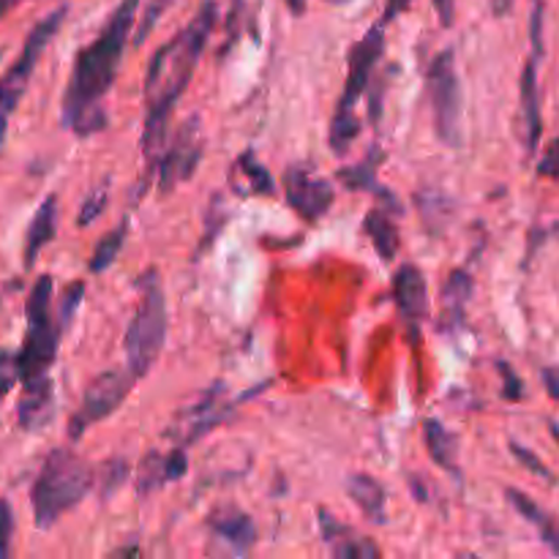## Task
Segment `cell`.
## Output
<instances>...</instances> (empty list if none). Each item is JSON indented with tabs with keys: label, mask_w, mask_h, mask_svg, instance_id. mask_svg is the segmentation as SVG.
<instances>
[{
	"label": "cell",
	"mask_w": 559,
	"mask_h": 559,
	"mask_svg": "<svg viewBox=\"0 0 559 559\" xmlns=\"http://www.w3.org/2000/svg\"><path fill=\"white\" fill-rule=\"evenodd\" d=\"M510 7H513V0H492V12L497 17H505L510 12Z\"/></svg>",
	"instance_id": "obj_41"
},
{
	"label": "cell",
	"mask_w": 559,
	"mask_h": 559,
	"mask_svg": "<svg viewBox=\"0 0 559 559\" xmlns=\"http://www.w3.org/2000/svg\"><path fill=\"white\" fill-rule=\"evenodd\" d=\"M327 3H333V7H344V3H349V0H327Z\"/></svg>",
	"instance_id": "obj_46"
},
{
	"label": "cell",
	"mask_w": 559,
	"mask_h": 559,
	"mask_svg": "<svg viewBox=\"0 0 559 559\" xmlns=\"http://www.w3.org/2000/svg\"><path fill=\"white\" fill-rule=\"evenodd\" d=\"M12 537H14V508L9 499L0 497V559H7L12 554Z\"/></svg>",
	"instance_id": "obj_31"
},
{
	"label": "cell",
	"mask_w": 559,
	"mask_h": 559,
	"mask_svg": "<svg viewBox=\"0 0 559 559\" xmlns=\"http://www.w3.org/2000/svg\"><path fill=\"white\" fill-rule=\"evenodd\" d=\"M96 486V470L69 448H55L41 464L30 488L34 521L39 530H50L66 510L77 508Z\"/></svg>",
	"instance_id": "obj_3"
},
{
	"label": "cell",
	"mask_w": 559,
	"mask_h": 559,
	"mask_svg": "<svg viewBox=\"0 0 559 559\" xmlns=\"http://www.w3.org/2000/svg\"><path fill=\"white\" fill-rule=\"evenodd\" d=\"M541 377H543V385H546L548 396H551L554 401H559V365H548V369H543Z\"/></svg>",
	"instance_id": "obj_38"
},
{
	"label": "cell",
	"mask_w": 559,
	"mask_h": 559,
	"mask_svg": "<svg viewBox=\"0 0 559 559\" xmlns=\"http://www.w3.org/2000/svg\"><path fill=\"white\" fill-rule=\"evenodd\" d=\"M385 52V30L383 23L374 25L358 45L349 50V69H347V83H344L341 96H338L336 115L331 123V148L333 153H347L349 145L358 139L360 134V121L355 115V107H358L360 96L365 94V88L371 85L374 77V69H377L380 58Z\"/></svg>",
	"instance_id": "obj_5"
},
{
	"label": "cell",
	"mask_w": 559,
	"mask_h": 559,
	"mask_svg": "<svg viewBox=\"0 0 559 559\" xmlns=\"http://www.w3.org/2000/svg\"><path fill=\"white\" fill-rule=\"evenodd\" d=\"M139 303L134 320L126 327V369L142 380L159 360L166 341V298L159 271H145L137 282Z\"/></svg>",
	"instance_id": "obj_4"
},
{
	"label": "cell",
	"mask_w": 559,
	"mask_h": 559,
	"mask_svg": "<svg viewBox=\"0 0 559 559\" xmlns=\"http://www.w3.org/2000/svg\"><path fill=\"white\" fill-rule=\"evenodd\" d=\"M107 202H110V191H107L104 186H99V189L90 191L88 200L83 202V211H79V219H77L79 227H88V224H94L96 219L104 213Z\"/></svg>",
	"instance_id": "obj_29"
},
{
	"label": "cell",
	"mask_w": 559,
	"mask_h": 559,
	"mask_svg": "<svg viewBox=\"0 0 559 559\" xmlns=\"http://www.w3.org/2000/svg\"><path fill=\"white\" fill-rule=\"evenodd\" d=\"M235 166H238V170L244 172L246 177H249V189L254 191V195H273L271 172H268L265 166H262L260 161L254 159V153H251V150H246V153L240 156L238 161H235Z\"/></svg>",
	"instance_id": "obj_25"
},
{
	"label": "cell",
	"mask_w": 559,
	"mask_h": 559,
	"mask_svg": "<svg viewBox=\"0 0 559 559\" xmlns=\"http://www.w3.org/2000/svg\"><path fill=\"white\" fill-rule=\"evenodd\" d=\"M394 298L399 306V314L410 322L412 327L421 325L428 316V289L426 276L418 265H401L394 276Z\"/></svg>",
	"instance_id": "obj_12"
},
{
	"label": "cell",
	"mask_w": 559,
	"mask_h": 559,
	"mask_svg": "<svg viewBox=\"0 0 559 559\" xmlns=\"http://www.w3.org/2000/svg\"><path fill=\"white\" fill-rule=\"evenodd\" d=\"M510 454H513L515 461H519V464H524L526 470L532 472V475L543 477V481H548V483L554 481V475H551V472H548V467L543 464V461L537 459V456L532 454L530 448H524V445H519V443H510Z\"/></svg>",
	"instance_id": "obj_32"
},
{
	"label": "cell",
	"mask_w": 559,
	"mask_h": 559,
	"mask_svg": "<svg viewBox=\"0 0 559 559\" xmlns=\"http://www.w3.org/2000/svg\"><path fill=\"white\" fill-rule=\"evenodd\" d=\"M347 494L363 510L365 519H371L374 524H385L388 521V494L380 486V481H374L371 475H349Z\"/></svg>",
	"instance_id": "obj_18"
},
{
	"label": "cell",
	"mask_w": 559,
	"mask_h": 559,
	"mask_svg": "<svg viewBox=\"0 0 559 559\" xmlns=\"http://www.w3.org/2000/svg\"><path fill=\"white\" fill-rule=\"evenodd\" d=\"M284 3H287L295 17H300L306 12V7H309V0H284Z\"/></svg>",
	"instance_id": "obj_42"
},
{
	"label": "cell",
	"mask_w": 559,
	"mask_h": 559,
	"mask_svg": "<svg viewBox=\"0 0 559 559\" xmlns=\"http://www.w3.org/2000/svg\"><path fill=\"white\" fill-rule=\"evenodd\" d=\"M423 437H426V450L428 456H432L434 464L448 470L450 475H459V439L443 426V421L428 418V421L423 423Z\"/></svg>",
	"instance_id": "obj_19"
},
{
	"label": "cell",
	"mask_w": 559,
	"mask_h": 559,
	"mask_svg": "<svg viewBox=\"0 0 559 559\" xmlns=\"http://www.w3.org/2000/svg\"><path fill=\"white\" fill-rule=\"evenodd\" d=\"M128 481V461L126 459H110L99 472H96V483L104 497L115 494L123 483Z\"/></svg>",
	"instance_id": "obj_27"
},
{
	"label": "cell",
	"mask_w": 559,
	"mask_h": 559,
	"mask_svg": "<svg viewBox=\"0 0 559 559\" xmlns=\"http://www.w3.org/2000/svg\"><path fill=\"white\" fill-rule=\"evenodd\" d=\"M66 14H69L66 7L55 9L52 14H47V17L41 20V23L28 34V39H25V45H23V52H20L17 61L12 63V69H9V72L0 77V145H3V139H7L9 115L17 110L20 99L25 96L30 77H34L36 66H39L41 55H45V50L50 47V41L55 39V34L61 30Z\"/></svg>",
	"instance_id": "obj_7"
},
{
	"label": "cell",
	"mask_w": 559,
	"mask_h": 559,
	"mask_svg": "<svg viewBox=\"0 0 559 559\" xmlns=\"http://www.w3.org/2000/svg\"><path fill=\"white\" fill-rule=\"evenodd\" d=\"M521 117H524V142L530 153H535L541 145L543 134V117H541V88H537V55L526 61L524 72H521Z\"/></svg>",
	"instance_id": "obj_16"
},
{
	"label": "cell",
	"mask_w": 559,
	"mask_h": 559,
	"mask_svg": "<svg viewBox=\"0 0 559 559\" xmlns=\"http://www.w3.org/2000/svg\"><path fill=\"white\" fill-rule=\"evenodd\" d=\"M25 316H28V333L23 349L17 352L20 383L47 377L58 358L63 327L61 322L52 320V276L36 278L25 303Z\"/></svg>",
	"instance_id": "obj_6"
},
{
	"label": "cell",
	"mask_w": 559,
	"mask_h": 559,
	"mask_svg": "<svg viewBox=\"0 0 559 559\" xmlns=\"http://www.w3.org/2000/svg\"><path fill=\"white\" fill-rule=\"evenodd\" d=\"M472 295V278L464 271L450 273L448 284L443 289V320L450 325H459L464 320V306Z\"/></svg>",
	"instance_id": "obj_23"
},
{
	"label": "cell",
	"mask_w": 559,
	"mask_h": 559,
	"mask_svg": "<svg viewBox=\"0 0 559 559\" xmlns=\"http://www.w3.org/2000/svg\"><path fill=\"white\" fill-rule=\"evenodd\" d=\"M505 494H508V502L513 505V508L519 510V513L524 515V519L530 521L537 532H541L543 543H546V546L559 557V521L554 519L551 513H546V510H543L535 499H530L526 494H521L519 488H508Z\"/></svg>",
	"instance_id": "obj_20"
},
{
	"label": "cell",
	"mask_w": 559,
	"mask_h": 559,
	"mask_svg": "<svg viewBox=\"0 0 559 559\" xmlns=\"http://www.w3.org/2000/svg\"><path fill=\"white\" fill-rule=\"evenodd\" d=\"M428 96H432L434 128L437 137L450 148L461 145V112H464V96H461V79L456 72V52L443 50L432 61L426 74Z\"/></svg>",
	"instance_id": "obj_8"
},
{
	"label": "cell",
	"mask_w": 559,
	"mask_h": 559,
	"mask_svg": "<svg viewBox=\"0 0 559 559\" xmlns=\"http://www.w3.org/2000/svg\"><path fill=\"white\" fill-rule=\"evenodd\" d=\"M202 150H206V137H202L200 117H189L172 137V145L164 150V156L159 159V189L175 191L181 183L191 181V175L197 172L202 159Z\"/></svg>",
	"instance_id": "obj_10"
},
{
	"label": "cell",
	"mask_w": 559,
	"mask_h": 559,
	"mask_svg": "<svg viewBox=\"0 0 559 559\" xmlns=\"http://www.w3.org/2000/svg\"><path fill=\"white\" fill-rule=\"evenodd\" d=\"M530 36H532V47H535V55L541 58V52H543V7L541 3H537L535 12H532Z\"/></svg>",
	"instance_id": "obj_37"
},
{
	"label": "cell",
	"mask_w": 559,
	"mask_h": 559,
	"mask_svg": "<svg viewBox=\"0 0 559 559\" xmlns=\"http://www.w3.org/2000/svg\"><path fill=\"white\" fill-rule=\"evenodd\" d=\"M83 298H85V282H74V284H69L66 289H63L61 311H58V322H61L63 331L72 325V320H74V314H77Z\"/></svg>",
	"instance_id": "obj_28"
},
{
	"label": "cell",
	"mask_w": 559,
	"mask_h": 559,
	"mask_svg": "<svg viewBox=\"0 0 559 559\" xmlns=\"http://www.w3.org/2000/svg\"><path fill=\"white\" fill-rule=\"evenodd\" d=\"M412 7V0H385V12H383V25L394 23L396 17L407 12Z\"/></svg>",
	"instance_id": "obj_39"
},
{
	"label": "cell",
	"mask_w": 559,
	"mask_h": 559,
	"mask_svg": "<svg viewBox=\"0 0 559 559\" xmlns=\"http://www.w3.org/2000/svg\"><path fill=\"white\" fill-rule=\"evenodd\" d=\"M543 233H546V238H559V222L551 224L548 229H543Z\"/></svg>",
	"instance_id": "obj_44"
},
{
	"label": "cell",
	"mask_w": 559,
	"mask_h": 559,
	"mask_svg": "<svg viewBox=\"0 0 559 559\" xmlns=\"http://www.w3.org/2000/svg\"><path fill=\"white\" fill-rule=\"evenodd\" d=\"M380 161H383V150L371 148L358 164L338 170V181H341L349 191H374L377 189Z\"/></svg>",
	"instance_id": "obj_22"
},
{
	"label": "cell",
	"mask_w": 559,
	"mask_h": 559,
	"mask_svg": "<svg viewBox=\"0 0 559 559\" xmlns=\"http://www.w3.org/2000/svg\"><path fill=\"white\" fill-rule=\"evenodd\" d=\"M0 55H3V52H0Z\"/></svg>",
	"instance_id": "obj_47"
},
{
	"label": "cell",
	"mask_w": 559,
	"mask_h": 559,
	"mask_svg": "<svg viewBox=\"0 0 559 559\" xmlns=\"http://www.w3.org/2000/svg\"><path fill=\"white\" fill-rule=\"evenodd\" d=\"M126 235H128V219H123L112 233H107V238L96 246L94 257H90V273H104L107 268H112V262L117 260L121 254L123 244H126Z\"/></svg>",
	"instance_id": "obj_24"
},
{
	"label": "cell",
	"mask_w": 559,
	"mask_h": 559,
	"mask_svg": "<svg viewBox=\"0 0 559 559\" xmlns=\"http://www.w3.org/2000/svg\"><path fill=\"white\" fill-rule=\"evenodd\" d=\"M208 530L233 554H249L257 543V526L240 508H219L208 519Z\"/></svg>",
	"instance_id": "obj_13"
},
{
	"label": "cell",
	"mask_w": 559,
	"mask_h": 559,
	"mask_svg": "<svg viewBox=\"0 0 559 559\" xmlns=\"http://www.w3.org/2000/svg\"><path fill=\"white\" fill-rule=\"evenodd\" d=\"M137 9L139 0H121L96 41L79 50L77 61H74L72 79L63 94L61 117L63 126L72 128L77 137H90L107 126V110L101 101L115 85V74L121 69Z\"/></svg>",
	"instance_id": "obj_1"
},
{
	"label": "cell",
	"mask_w": 559,
	"mask_h": 559,
	"mask_svg": "<svg viewBox=\"0 0 559 559\" xmlns=\"http://www.w3.org/2000/svg\"><path fill=\"white\" fill-rule=\"evenodd\" d=\"M548 428H551V437L557 439V445H559V423L551 421V423H548Z\"/></svg>",
	"instance_id": "obj_45"
},
{
	"label": "cell",
	"mask_w": 559,
	"mask_h": 559,
	"mask_svg": "<svg viewBox=\"0 0 559 559\" xmlns=\"http://www.w3.org/2000/svg\"><path fill=\"white\" fill-rule=\"evenodd\" d=\"M537 175L559 177V139H554L546 153H543L541 164H537Z\"/></svg>",
	"instance_id": "obj_36"
},
{
	"label": "cell",
	"mask_w": 559,
	"mask_h": 559,
	"mask_svg": "<svg viewBox=\"0 0 559 559\" xmlns=\"http://www.w3.org/2000/svg\"><path fill=\"white\" fill-rule=\"evenodd\" d=\"M55 415V388L50 374L23 383V396L17 405V421L25 432H39Z\"/></svg>",
	"instance_id": "obj_14"
},
{
	"label": "cell",
	"mask_w": 559,
	"mask_h": 559,
	"mask_svg": "<svg viewBox=\"0 0 559 559\" xmlns=\"http://www.w3.org/2000/svg\"><path fill=\"white\" fill-rule=\"evenodd\" d=\"M164 470H166V481H181L186 472H189V459L183 454L181 448L172 450V454L164 456Z\"/></svg>",
	"instance_id": "obj_35"
},
{
	"label": "cell",
	"mask_w": 559,
	"mask_h": 559,
	"mask_svg": "<svg viewBox=\"0 0 559 559\" xmlns=\"http://www.w3.org/2000/svg\"><path fill=\"white\" fill-rule=\"evenodd\" d=\"M284 195H287L289 206L303 216L306 222H316L331 211L336 191H333L331 181L325 177H314L306 166L295 164L284 172Z\"/></svg>",
	"instance_id": "obj_11"
},
{
	"label": "cell",
	"mask_w": 559,
	"mask_h": 559,
	"mask_svg": "<svg viewBox=\"0 0 559 559\" xmlns=\"http://www.w3.org/2000/svg\"><path fill=\"white\" fill-rule=\"evenodd\" d=\"M17 3H20V0H0V20L7 17V14L12 12V9L17 7Z\"/></svg>",
	"instance_id": "obj_43"
},
{
	"label": "cell",
	"mask_w": 559,
	"mask_h": 559,
	"mask_svg": "<svg viewBox=\"0 0 559 559\" xmlns=\"http://www.w3.org/2000/svg\"><path fill=\"white\" fill-rule=\"evenodd\" d=\"M320 526H322V541L331 546L333 557L341 559H377L380 548L369 541V537L355 535L349 526L338 524L327 510H320Z\"/></svg>",
	"instance_id": "obj_15"
},
{
	"label": "cell",
	"mask_w": 559,
	"mask_h": 559,
	"mask_svg": "<svg viewBox=\"0 0 559 559\" xmlns=\"http://www.w3.org/2000/svg\"><path fill=\"white\" fill-rule=\"evenodd\" d=\"M164 483H170L166 481L164 456H159V454L145 456L142 464H139V472H137V492L139 494L156 492V488H161Z\"/></svg>",
	"instance_id": "obj_26"
},
{
	"label": "cell",
	"mask_w": 559,
	"mask_h": 559,
	"mask_svg": "<svg viewBox=\"0 0 559 559\" xmlns=\"http://www.w3.org/2000/svg\"><path fill=\"white\" fill-rule=\"evenodd\" d=\"M213 25H216V3L206 0L200 14L150 58L148 74H145V104H148V112H145L142 150L145 159L153 161V166L159 164L161 148L166 142L172 110H175L177 99L186 94L191 77H195V69L200 63Z\"/></svg>",
	"instance_id": "obj_2"
},
{
	"label": "cell",
	"mask_w": 559,
	"mask_h": 559,
	"mask_svg": "<svg viewBox=\"0 0 559 559\" xmlns=\"http://www.w3.org/2000/svg\"><path fill=\"white\" fill-rule=\"evenodd\" d=\"M55 229H58V197L50 195L39 206V211H36L34 222H30L28 227V235H25V271H30V268L36 265L41 249L55 238Z\"/></svg>",
	"instance_id": "obj_17"
},
{
	"label": "cell",
	"mask_w": 559,
	"mask_h": 559,
	"mask_svg": "<svg viewBox=\"0 0 559 559\" xmlns=\"http://www.w3.org/2000/svg\"><path fill=\"white\" fill-rule=\"evenodd\" d=\"M20 371H17V352L0 349V401L7 399L9 390L17 385Z\"/></svg>",
	"instance_id": "obj_30"
},
{
	"label": "cell",
	"mask_w": 559,
	"mask_h": 559,
	"mask_svg": "<svg viewBox=\"0 0 559 559\" xmlns=\"http://www.w3.org/2000/svg\"><path fill=\"white\" fill-rule=\"evenodd\" d=\"M434 9H437L443 28H450L456 17V0H434Z\"/></svg>",
	"instance_id": "obj_40"
},
{
	"label": "cell",
	"mask_w": 559,
	"mask_h": 559,
	"mask_svg": "<svg viewBox=\"0 0 559 559\" xmlns=\"http://www.w3.org/2000/svg\"><path fill=\"white\" fill-rule=\"evenodd\" d=\"M497 371H499V374H502V383H505L502 396H505V399H508V401H521V399H524V383H521L519 374H515V371L510 369V363L499 360Z\"/></svg>",
	"instance_id": "obj_34"
},
{
	"label": "cell",
	"mask_w": 559,
	"mask_h": 559,
	"mask_svg": "<svg viewBox=\"0 0 559 559\" xmlns=\"http://www.w3.org/2000/svg\"><path fill=\"white\" fill-rule=\"evenodd\" d=\"M134 383H137V377L128 369H110L104 374H99L88 385V390L83 396V405H79V410L69 421V437L79 439L94 423L110 418L123 405V399L132 394Z\"/></svg>",
	"instance_id": "obj_9"
},
{
	"label": "cell",
	"mask_w": 559,
	"mask_h": 559,
	"mask_svg": "<svg viewBox=\"0 0 559 559\" xmlns=\"http://www.w3.org/2000/svg\"><path fill=\"white\" fill-rule=\"evenodd\" d=\"M166 7H170V0H153V3H150V9L142 14V20H139V28H137V34H134V45L139 47L145 39H148V34L156 28V23H159L161 14L166 12Z\"/></svg>",
	"instance_id": "obj_33"
},
{
	"label": "cell",
	"mask_w": 559,
	"mask_h": 559,
	"mask_svg": "<svg viewBox=\"0 0 559 559\" xmlns=\"http://www.w3.org/2000/svg\"><path fill=\"white\" fill-rule=\"evenodd\" d=\"M363 229L365 235H369L371 244H374V249H377V254L383 257V262H390L396 254H399V229H396V224L390 222L388 211H383V208L369 211V216H365L363 222Z\"/></svg>",
	"instance_id": "obj_21"
}]
</instances>
